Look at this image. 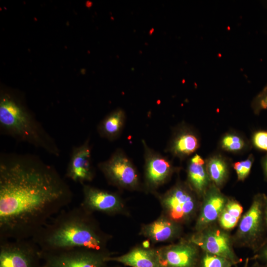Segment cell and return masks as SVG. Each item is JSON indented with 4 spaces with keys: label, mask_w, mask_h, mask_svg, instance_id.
I'll return each mask as SVG.
<instances>
[{
    "label": "cell",
    "mask_w": 267,
    "mask_h": 267,
    "mask_svg": "<svg viewBox=\"0 0 267 267\" xmlns=\"http://www.w3.org/2000/svg\"><path fill=\"white\" fill-rule=\"evenodd\" d=\"M73 198L52 166L31 154L1 153L0 241L32 238Z\"/></svg>",
    "instance_id": "1"
},
{
    "label": "cell",
    "mask_w": 267,
    "mask_h": 267,
    "mask_svg": "<svg viewBox=\"0 0 267 267\" xmlns=\"http://www.w3.org/2000/svg\"><path fill=\"white\" fill-rule=\"evenodd\" d=\"M81 205L62 210L31 239L42 252L85 248L106 251L109 237Z\"/></svg>",
    "instance_id": "2"
},
{
    "label": "cell",
    "mask_w": 267,
    "mask_h": 267,
    "mask_svg": "<svg viewBox=\"0 0 267 267\" xmlns=\"http://www.w3.org/2000/svg\"><path fill=\"white\" fill-rule=\"evenodd\" d=\"M0 129L1 133L18 141L43 149L56 157L60 154L52 137L18 99L8 93L0 96Z\"/></svg>",
    "instance_id": "3"
},
{
    "label": "cell",
    "mask_w": 267,
    "mask_h": 267,
    "mask_svg": "<svg viewBox=\"0 0 267 267\" xmlns=\"http://www.w3.org/2000/svg\"><path fill=\"white\" fill-rule=\"evenodd\" d=\"M267 237L264 215V194L258 193L239 221L237 238L257 251L264 244Z\"/></svg>",
    "instance_id": "4"
},
{
    "label": "cell",
    "mask_w": 267,
    "mask_h": 267,
    "mask_svg": "<svg viewBox=\"0 0 267 267\" xmlns=\"http://www.w3.org/2000/svg\"><path fill=\"white\" fill-rule=\"evenodd\" d=\"M195 193L188 184L176 183L160 197L164 215L179 224L189 221L197 210Z\"/></svg>",
    "instance_id": "5"
},
{
    "label": "cell",
    "mask_w": 267,
    "mask_h": 267,
    "mask_svg": "<svg viewBox=\"0 0 267 267\" xmlns=\"http://www.w3.org/2000/svg\"><path fill=\"white\" fill-rule=\"evenodd\" d=\"M0 267H43L42 251L31 238L0 241Z\"/></svg>",
    "instance_id": "6"
},
{
    "label": "cell",
    "mask_w": 267,
    "mask_h": 267,
    "mask_svg": "<svg viewBox=\"0 0 267 267\" xmlns=\"http://www.w3.org/2000/svg\"><path fill=\"white\" fill-rule=\"evenodd\" d=\"M42 253L44 267H105L106 258L110 255L106 251L85 248Z\"/></svg>",
    "instance_id": "7"
},
{
    "label": "cell",
    "mask_w": 267,
    "mask_h": 267,
    "mask_svg": "<svg viewBox=\"0 0 267 267\" xmlns=\"http://www.w3.org/2000/svg\"><path fill=\"white\" fill-rule=\"evenodd\" d=\"M98 167L109 183L129 190L138 188L136 169L122 150H116L108 159L99 163Z\"/></svg>",
    "instance_id": "8"
},
{
    "label": "cell",
    "mask_w": 267,
    "mask_h": 267,
    "mask_svg": "<svg viewBox=\"0 0 267 267\" xmlns=\"http://www.w3.org/2000/svg\"><path fill=\"white\" fill-rule=\"evenodd\" d=\"M189 240L205 253L226 258L234 264L239 262L233 251L230 238L223 229L211 225L197 231Z\"/></svg>",
    "instance_id": "9"
},
{
    "label": "cell",
    "mask_w": 267,
    "mask_h": 267,
    "mask_svg": "<svg viewBox=\"0 0 267 267\" xmlns=\"http://www.w3.org/2000/svg\"><path fill=\"white\" fill-rule=\"evenodd\" d=\"M142 142L145 185L148 189L154 190L169 180L176 168L167 157L149 147L145 140Z\"/></svg>",
    "instance_id": "10"
},
{
    "label": "cell",
    "mask_w": 267,
    "mask_h": 267,
    "mask_svg": "<svg viewBox=\"0 0 267 267\" xmlns=\"http://www.w3.org/2000/svg\"><path fill=\"white\" fill-rule=\"evenodd\" d=\"M199 248L189 240L157 249L162 267H197Z\"/></svg>",
    "instance_id": "11"
},
{
    "label": "cell",
    "mask_w": 267,
    "mask_h": 267,
    "mask_svg": "<svg viewBox=\"0 0 267 267\" xmlns=\"http://www.w3.org/2000/svg\"><path fill=\"white\" fill-rule=\"evenodd\" d=\"M83 200L81 205L88 211L107 214L120 213L124 209L121 197L116 193L83 184Z\"/></svg>",
    "instance_id": "12"
},
{
    "label": "cell",
    "mask_w": 267,
    "mask_h": 267,
    "mask_svg": "<svg viewBox=\"0 0 267 267\" xmlns=\"http://www.w3.org/2000/svg\"><path fill=\"white\" fill-rule=\"evenodd\" d=\"M89 138L73 148L66 172V176L82 184L92 180L94 173L91 164Z\"/></svg>",
    "instance_id": "13"
},
{
    "label": "cell",
    "mask_w": 267,
    "mask_h": 267,
    "mask_svg": "<svg viewBox=\"0 0 267 267\" xmlns=\"http://www.w3.org/2000/svg\"><path fill=\"white\" fill-rule=\"evenodd\" d=\"M203 201L195 224V230L201 231L211 225L219 217L227 199L214 184L203 195Z\"/></svg>",
    "instance_id": "14"
},
{
    "label": "cell",
    "mask_w": 267,
    "mask_h": 267,
    "mask_svg": "<svg viewBox=\"0 0 267 267\" xmlns=\"http://www.w3.org/2000/svg\"><path fill=\"white\" fill-rule=\"evenodd\" d=\"M106 261L115 262L128 267H162L157 249L137 247L118 256L108 255Z\"/></svg>",
    "instance_id": "15"
},
{
    "label": "cell",
    "mask_w": 267,
    "mask_h": 267,
    "mask_svg": "<svg viewBox=\"0 0 267 267\" xmlns=\"http://www.w3.org/2000/svg\"><path fill=\"white\" fill-rule=\"evenodd\" d=\"M180 232L179 223L162 215L153 222L143 225L140 233L152 242L158 243L174 240Z\"/></svg>",
    "instance_id": "16"
},
{
    "label": "cell",
    "mask_w": 267,
    "mask_h": 267,
    "mask_svg": "<svg viewBox=\"0 0 267 267\" xmlns=\"http://www.w3.org/2000/svg\"><path fill=\"white\" fill-rule=\"evenodd\" d=\"M199 145L196 134L188 127L182 126L176 130L166 150L173 156L183 159L196 151Z\"/></svg>",
    "instance_id": "17"
},
{
    "label": "cell",
    "mask_w": 267,
    "mask_h": 267,
    "mask_svg": "<svg viewBox=\"0 0 267 267\" xmlns=\"http://www.w3.org/2000/svg\"><path fill=\"white\" fill-rule=\"evenodd\" d=\"M187 174L188 185L196 194L203 196L210 186L211 180L206 161L201 156L196 154L190 158L187 165Z\"/></svg>",
    "instance_id": "18"
},
{
    "label": "cell",
    "mask_w": 267,
    "mask_h": 267,
    "mask_svg": "<svg viewBox=\"0 0 267 267\" xmlns=\"http://www.w3.org/2000/svg\"><path fill=\"white\" fill-rule=\"evenodd\" d=\"M126 121V113L121 108L107 115L98 124L97 132L102 137L109 140L117 139L121 134Z\"/></svg>",
    "instance_id": "19"
},
{
    "label": "cell",
    "mask_w": 267,
    "mask_h": 267,
    "mask_svg": "<svg viewBox=\"0 0 267 267\" xmlns=\"http://www.w3.org/2000/svg\"><path fill=\"white\" fill-rule=\"evenodd\" d=\"M206 166L211 181L217 187L222 186L228 174V165L225 159L219 155H214L206 161Z\"/></svg>",
    "instance_id": "20"
},
{
    "label": "cell",
    "mask_w": 267,
    "mask_h": 267,
    "mask_svg": "<svg viewBox=\"0 0 267 267\" xmlns=\"http://www.w3.org/2000/svg\"><path fill=\"white\" fill-rule=\"evenodd\" d=\"M243 212L241 204L234 200H228L218 219L223 230L233 228L240 221Z\"/></svg>",
    "instance_id": "21"
},
{
    "label": "cell",
    "mask_w": 267,
    "mask_h": 267,
    "mask_svg": "<svg viewBox=\"0 0 267 267\" xmlns=\"http://www.w3.org/2000/svg\"><path fill=\"white\" fill-rule=\"evenodd\" d=\"M221 147L224 150L236 152L246 146L244 140L240 136L233 134H225L221 140Z\"/></svg>",
    "instance_id": "22"
},
{
    "label": "cell",
    "mask_w": 267,
    "mask_h": 267,
    "mask_svg": "<svg viewBox=\"0 0 267 267\" xmlns=\"http://www.w3.org/2000/svg\"><path fill=\"white\" fill-rule=\"evenodd\" d=\"M201 267H232L234 265L226 258L205 253L201 260Z\"/></svg>",
    "instance_id": "23"
},
{
    "label": "cell",
    "mask_w": 267,
    "mask_h": 267,
    "mask_svg": "<svg viewBox=\"0 0 267 267\" xmlns=\"http://www.w3.org/2000/svg\"><path fill=\"white\" fill-rule=\"evenodd\" d=\"M254 161L253 155L250 154L246 159L233 164V167L236 173L239 180H244L248 177L250 173Z\"/></svg>",
    "instance_id": "24"
},
{
    "label": "cell",
    "mask_w": 267,
    "mask_h": 267,
    "mask_svg": "<svg viewBox=\"0 0 267 267\" xmlns=\"http://www.w3.org/2000/svg\"><path fill=\"white\" fill-rule=\"evenodd\" d=\"M251 105L254 112L257 115L263 110H267V84L254 97Z\"/></svg>",
    "instance_id": "25"
},
{
    "label": "cell",
    "mask_w": 267,
    "mask_h": 267,
    "mask_svg": "<svg viewBox=\"0 0 267 267\" xmlns=\"http://www.w3.org/2000/svg\"><path fill=\"white\" fill-rule=\"evenodd\" d=\"M252 141L257 149L267 152V131L260 130L255 132Z\"/></svg>",
    "instance_id": "26"
},
{
    "label": "cell",
    "mask_w": 267,
    "mask_h": 267,
    "mask_svg": "<svg viewBox=\"0 0 267 267\" xmlns=\"http://www.w3.org/2000/svg\"><path fill=\"white\" fill-rule=\"evenodd\" d=\"M257 252L255 258L267 263V242H265Z\"/></svg>",
    "instance_id": "27"
},
{
    "label": "cell",
    "mask_w": 267,
    "mask_h": 267,
    "mask_svg": "<svg viewBox=\"0 0 267 267\" xmlns=\"http://www.w3.org/2000/svg\"><path fill=\"white\" fill-rule=\"evenodd\" d=\"M264 215L265 223L267 228V237L264 243L267 242V195L264 194Z\"/></svg>",
    "instance_id": "28"
},
{
    "label": "cell",
    "mask_w": 267,
    "mask_h": 267,
    "mask_svg": "<svg viewBox=\"0 0 267 267\" xmlns=\"http://www.w3.org/2000/svg\"><path fill=\"white\" fill-rule=\"evenodd\" d=\"M262 166L265 177L267 180V154L263 157L262 160Z\"/></svg>",
    "instance_id": "29"
},
{
    "label": "cell",
    "mask_w": 267,
    "mask_h": 267,
    "mask_svg": "<svg viewBox=\"0 0 267 267\" xmlns=\"http://www.w3.org/2000/svg\"><path fill=\"white\" fill-rule=\"evenodd\" d=\"M249 265V259H246L245 263H244L243 267H248Z\"/></svg>",
    "instance_id": "30"
},
{
    "label": "cell",
    "mask_w": 267,
    "mask_h": 267,
    "mask_svg": "<svg viewBox=\"0 0 267 267\" xmlns=\"http://www.w3.org/2000/svg\"><path fill=\"white\" fill-rule=\"evenodd\" d=\"M254 267H267V265L262 266L257 264Z\"/></svg>",
    "instance_id": "31"
},
{
    "label": "cell",
    "mask_w": 267,
    "mask_h": 267,
    "mask_svg": "<svg viewBox=\"0 0 267 267\" xmlns=\"http://www.w3.org/2000/svg\"><path fill=\"white\" fill-rule=\"evenodd\" d=\"M105 267H107V265L105 266ZM119 267V266H115V267Z\"/></svg>",
    "instance_id": "32"
},
{
    "label": "cell",
    "mask_w": 267,
    "mask_h": 267,
    "mask_svg": "<svg viewBox=\"0 0 267 267\" xmlns=\"http://www.w3.org/2000/svg\"><path fill=\"white\" fill-rule=\"evenodd\" d=\"M43 267H44V266H43Z\"/></svg>",
    "instance_id": "33"
}]
</instances>
